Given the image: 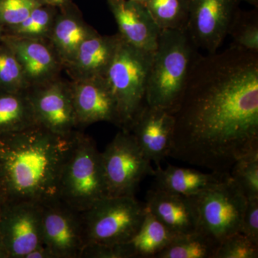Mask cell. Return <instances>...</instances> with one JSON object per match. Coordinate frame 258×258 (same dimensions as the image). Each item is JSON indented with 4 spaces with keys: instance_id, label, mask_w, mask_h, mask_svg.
Here are the masks:
<instances>
[{
    "instance_id": "obj_33",
    "label": "cell",
    "mask_w": 258,
    "mask_h": 258,
    "mask_svg": "<svg viewBox=\"0 0 258 258\" xmlns=\"http://www.w3.org/2000/svg\"><path fill=\"white\" fill-rule=\"evenodd\" d=\"M69 1L70 0H43L45 4L55 7V8H60Z\"/></svg>"
},
{
    "instance_id": "obj_21",
    "label": "cell",
    "mask_w": 258,
    "mask_h": 258,
    "mask_svg": "<svg viewBox=\"0 0 258 258\" xmlns=\"http://www.w3.org/2000/svg\"><path fill=\"white\" fill-rule=\"evenodd\" d=\"M177 235L147 210L135 235L121 244L125 258H155Z\"/></svg>"
},
{
    "instance_id": "obj_16",
    "label": "cell",
    "mask_w": 258,
    "mask_h": 258,
    "mask_svg": "<svg viewBox=\"0 0 258 258\" xmlns=\"http://www.w3.org/2000/svg\"><path fill=\"white\" fill-rule=\"evenodd\" d=\"M122 40L140 50L154 52L161 30L144 3L134 0H108Z\"/></svg>"
},
{
    "instance_id": "obj_31",
    "label": "cell",
    "mask_w": 258,
    "mask_h": 258,
    "mask_svg": "<svg viewBox=\"0 0 258 258\" xmlns=\"http://www.w3.org/2000/svg\"><path fill=\"white\" fill-rule=\"evenodd\" d=\"M240 232L258 244V199L247 200Z\"/></svg>"
},
{
    "instance_id": "obj_26",
    "label": "cell",
    "mask_w": 258,
    "mask_h": 258,
    "mask_svg": "<svg viewBox=\"0 0 258 258\" xmlns=\"http://www.w3.org/2000/svg\"><path fill=\"white\" fill-rule=\"evenodd\" d=\"M228 35L232 38L231 46L258 53L257 8L249 11L239 10Z\"/></svg>"
},
{
    "instance_id": "obj_38",
    "label": "cell",
    "mask_w": 258,
    "mask_h": 258,
    "mask_svg": "<svg viewBox=\"0 0 258 258\" xmlns=\"http://www.w3.org/2000/svg\"><path fill=\"white\" fill-rule=\"evenodd\" d=\"M1 212H2V205H1V203H0V214H1Z\"/></svg>"
},
{
    "instance_id": "obj_7",
    "label": "cell",
    "mask_w": 258,
    "mask_h": 258,
    "mask_svg": "<svg viewBox=\"0 0 258 258\" xmlns=\"http://www.w3.org/2000/svg\"><path fill=\"white\" fill-rule=\"evenodd\" d=\"M191 198L198 212L199 232L218 245L227 237L240 232L247 200L230 175Z\"/></svg>"
},
{
    "instance_id": "obj_27",
    "label": "cell",
    "mask_w": 258,
    "mask_h": 258,
    "mask_svg": "<svg viewBox=\"0 0 258 258\" xmlns=\"http://www.w3.org/2000/svg\"><path fill=\"white\" fill-rule=\"evenodd\" d=\"M230 175L247 200L258 199V148L236 161Z\"/></svg>"
},
{
    "instance_id": "obj_35",
    "label": "cell",
    "mask_w": 258,
    "mask_h": 258,
    "mask_svg": "<svg viewBox=\"0 0 258 258\" xmlns=\"http://www.w3.org/2000/svg\"><path fill=\"white\" fill-rule=\"evenodd\" d=\"M241 1H244L246 3H249L255 8H258V0H241Z\"/></svg>"
},
{
    "instance_id": "obj_36",
    "label": "cell",
    "mask_w": 258,
    "mask_h": 258,
    "mask_svg": "<svg viewBox=\"0 0 258 258\" xmlns=\"http://www.w3.org/2000/svg\"><path fill=\"white\" fill-rule=\"evenodd\" d=\"M3 35H4V27L0 24V44H1Z\"/></svg>"
},
{
    "instance_id": "obj_22",
    "label": "cell",
    "mask_w": 258,
    "mask_h": 258,
    "mask_svg": "<svg viewBox=\"0 0 258 258\" xmlns=\"http://www.w3.org/2000/svg\"><path fill=\"white\" fill-rule=\"evenodd\" d=\"M36 125L27 91L8 92L0 90V134L21 132Z\"/></svg>"
},
{
    "instance_id": "obj_34",
    "label": "cell",
    "mask_w": 258,
    "mask_h": 258,
    "mask_svg": "<svg viewBox=\"0 0 258 258\" xmlns=\"http://www.w3.org/2000/svg\"><path fill=\"white\" fill-rule=\"evenodd\" d=\"M0 258H9L1 233H0Z\"/></svg>"
},
{
    "instance_id": "obj_37",
    "label": "cell",
    "mask_w": 258,
    "mask_h": 258,
    "mask_svg": "<svg viewBox=\"0 0 258 258\" xmlns=\"http://www.w3.org/2000/svg\"><path fill=\"white\" fill-rule=\"evenodd\" d=\"M134 1H137V2H139V3H146V1H147V0H134Z\"/></svg>"
},
{
    "instance_id": "obj_23",
    "label": "cell",
    "mask_w": 258,
    "mask_h": 258,
    "mask_svg": "<svg viewBox=\"0 0 258 258\" xmlns=\"http://www.w3.org/2000/svg\"><path fill=\"white\" fill-rule=\"evenodd\" d=\"M219 245L197 230L177 235L155 258H214Z\"/></svg>"
},
{
    "instance_id": "obj_15",
    "label": "cell",
    "mask_w": 258,
    "mask_h": 258,
    "mask_svg": "<svg viewBox=\"0 0 258 258\" xmlns=\"http://www.w3.org/2000/svg\"><path fill=\"white\" fill-rule=\"evenodd\" d=\"M2 43L9 47L16 56L30 88L57 79L63 69L48 40L23 38L4 34Z\"/></svg>"
},
{
    "instance_id": "obj_10",
    "label": "cell",
    "mask_w": 258,
    "mask_h": 258,
    "mask_svg": "<svg viewBox=\"0 0 258 258\" xmlns=\"http://www.w3.org/2000/svg\"><path fill=\"white\" fill-rule=\"evenodd\" d=\"M41 208L42 241L53 258L81 257L85 241L81 212L60 200Z\"/></svg>"
},
{
    "instance_id": "obj_29",
    "label": "cell",
    "mask_w": 258,
    "mask_h": 258,
    "mask_svg": "<svg viewBox=\"0 0 258 258\" xmlns=\"http://www.w3.org/2000/svg\"><path fill=\"white\" fill-rule=\"evenodd\" d=\"M43 5V0H0V24L4 28L15 26Z\"/></svg>"
},
{
    "instance_id": "obj_14",
    "label": "cell",
    "mask_w": 258,
    "mask_h": 258,
    "mask_svg": "<svg viewBox=\"0 0 258 258\" xmlns=\"http://www.w3.org/2000/svg\"><path fill=\"white\" fill-rule=\"evenodd\" d=\"M79 126L97 122H109L120 127L114 97L106 78L69 81Z\"/></svg>"
},
{
    "instance_id": "obj_11",
    "label": "cell",
    "mask_w": 258,
    "mask_h": 258,
    "mask_svg": "<svg viewBox=\"0 0 258 258\" xmlns=\"http://www.w3.org/2000/svg\"><path fill=\"white\" fill-rule=\"evenodd\" d=\"M37 124L52 133L69 135L79 127L69 82L60 79L27 90Z\"/></svg>"
},
{
    "instance_id": "obj_19",
    "label": "cell",
    "mask_w": 258,
    "mask_h": 258,
    "mask_svg": "<svg viewBox=\"0 0 258 258\" xmlns=\"http://www.w3.org/2000/svg\"><path fill=\"white\" fill-rule=\"evenodd\" d=\"M119 40L118 33L101 35L97 32L82 42L64 69L73 81L105 77Z\"/></svg>"
},
{
    "instance_id": "obj_12",
    "label": "cell",
    "mask_w": 258,
    "mask_h": 258,
    "mask_svg": "<svg viewBox=\"0 0 258 258\" xmlns=\"http://www.w3.org/2000/svg\"><path fill=\"white\" fill-rule=\"evenodd\" d=\"M0 233L9 258H25L44 245L41 205L25 203L2 208Z\"/></svg>"
},
{
    "instance_id": "obj_20",
    "label": "cell",
    "mask_w": 258,
    "mask_h": 258,
    "mask_svg": "<svg viewBox=\"0 0 258 258\" xmlns=\"http://www.w3.org/2000/svg\"><path fill=\"white\" fill-rule=\"evenodd\" d=\"M230 174L204 173L197 169L168 165L154 171L156 189L185 197H194L221 183Z\"/></svg>"
},
{
    "instance_id": "obj_6",
    "label": "cell",
    "mask_w": 258,
    "mask_h": 258,
    "mask_svg": "<svg viewBox=\"0 0 258 258\" xmlns=\"http://www.w3.org/2000/svg\"><path fill=\"white\" fill-rule=\"evenodd\" d=\"M147 213L135 197H106L81 212L85 247L113 246L131 240Z\"/></svg>"
},
{
    "instance_id": "obj_28",
    "label": "cell",
    "mask_w": 258,
    "mask_h": 258,
    "mask_svg": "<svg viewBox=\"0 0 258 258\" xmlns=\"http://www.w3.org/2000/svg\"><path fill=\"white\" fill-rule=\"evenodd\" d=\"M30 88L21 64L13 51L0 44V90L8 92H23Z\"/></svg>"
},
{
    "instance_id": "obj_8",
    "label": "cell",
    "mask_w": 258,
    "mask_h": 258,
    "mask_svg": "<svg viewBox=\"0 0 258 258\" xmlns=\"http://www.w3.org/2000/svg\"><path fill=\"white\" fill-rule=\"evenodd\" d=\"M101 155L108 197H135L142 180L154 175L152 162L128 131L118 132Z\"/></svg>"
},
{
    "instance_id": "obj_2",
    "label": "cell",
    "mask_w": 258,
    "mask_h": 258,
    "mask_svg": "<svg viewBox=\"0 0 258 258\" xmlns=\"http://www.w3.org/2000/svg\"><path fill=\"white\" fill-rule=\"evenodd\" d=\"M77 131L52 133L36 125L0 134V203L43 205L60 200L61 173Z\"/></svg>"
},
{
    "instance_id": "obj_4",
    "label": "cell",
    "mask_w": 258,
    "mask_h": 258,
    "mask_svg": "<svg viewBox=\"0 0 258 258\" xmlns=\"http://www.w3.org/2000/svg\"><path fill=\"white\" fill-rule=\"evenodd\" d=\"M153 55L154 52L132 46L120 37L105 78L116 103L122 130L128 132L135 117L147 105Z\"/></svg>"
},
{
    "instance_id": "obj_1",
    "label": "cell",
    "mask_w": 258,
    "mask_h": 258,
    "mask_svg": "<svg viewBox=\"0 0 258 258\" xmlns=\"http://www.w3.org/2000/svg\"><path fill=\"white\" fill-rule=\"evenodd\" d=\"M173 115L169 157L230 174L258 148V53L232 46L198 53Z\"/></svg>"
},
{
    "instance_id": "obj_39",
    "label": "cell",
    "mask_w": 258,
    "mask_h": 258,
    "mask_svg": "<svg viewBox=\"0 0 258 258\" xmlns=\"http://www.w3.org/2000/svg\"><path fill=\"white\" fill-rule=\"evenodd\" d=\"M107 1H108V0H107Z\"/></svg>"
},
{
    "instance_id": "obj_24",
    "label": "cell",
    "mask_w": 258,
    "mask_h": 258,
    "mask_svg": "<svg viewBox=\"0 0 258 258\" xmlns=\"http://www.w3.org/2000/svg\"><path fill=\"white\" fill-rule=\"evenodd\" d=\"M57 12L55 7L41 5L21 23L4 28V34L23 38L48 40Z\"/></svg>"
},
{
    "instance_id": "obj_30",
    "label": "cell",
    "mask_w": 258,
    "mask_h": 258,
    "mask_svg": "<svg viewBox=\"0 0 258 258\" xmlns=\"http://www.w3.org/2000/svg\"><path fill=\"white\" fill-rule=\"evenodd\" d=\"M258 244L241 232L227 237L219 245L214 258H257Z\"/></svg>"
},
{
    "instance_id": "obj_3",
    "label": "cell",
    "mask_w": 258,
    "mask_h": 258,
    "mask_svg": "<svg viewBox=\"0 0 258 258\" xmlns=\"http://www.w3.org/2000/svg\"><path fill=\"white\" fill-rule=\"evenodd\" d=\"M198 54L185 30H161L149 73L148 106L174 113Z\"/></svg>"
},
{
    "instance_id": "obj_18",
    "label": "cell",
    "mask_w": 258,
    "mask_h": 258,
    "mask_svg": "<svg viewBox=\"0 0 258 258\" xmlns=\"http://www.w3.org/2000/svg\"><path fill=\"white\" fill-rule=\"evenodd\" d=\"M97 32L84 21L81 12L71 0L57 8L48 41L63 69L73 60L82 42Z\"/></svg>"
},
{
    "instance_id": "obj_25",
    "label": "cell",
    "mask_w": 258,
    "mask_h": 258,
    "mask_svg": "<svg viewBox=\"0 0 258 258\" xmlns=\"http://www.w3.org/2000/svg\"><path fill=\"white\" fill-rule=\"evenodd\" d=\"M144 5L161 30H186L189 0H147Z\"/></svg>"
},
{
    "instance_id": "obj_5",
    "label": "cell",
    "mask_w": 258,
    "mask_h": 258,
    "mask_svg": "<svg viewBox=\"0 0 258 258\" xmlns=\"http://www.w3.org/2000/svg\"><path fill=\"white\" fill-rule=\"evenodd\" d=\"M106 197L101 152L91 137L77 132L61 173L59 198L81 212Z\"/></svg>"
},
{
    "instance_id": "obj_32",
    "label": "cell",
    "mask_w": 258,
    "mask_h": 258,
    "mask_svg": "<svg viewBox=\"0 0 258 258\" xmlns=\"http://www.w3.org/2000/svg\"><path fill=\"white\" fill-rule=\"evenodd\" d=\"M25 258H53V256L45 245H42L29 252Z\"/></svg>"
},
{
    "instance_id": "obj_17",
    "label": "cell",
    "mask_w": 258,
    "mask_h": 258,
    "mask_svg": "<svg viewBox=\"0 0 258 258\" xmlns=\"http://www.w3.org/2000/svg\"><path fill=\"white\" fill-rule=\"evenodd\" d=\"M145 205L148 211L176 235L198 230V212L191 197L154 188L147 191Z\"/></svg>"
},
{
    "instance_id": "obj_13",
    "label": "cell",
    "mask_w": 258,
    "mask_h": 258,
    "mask_svg": "<svg viewBox=\"0 0 258 258\" xmlns=\"http://www.w3.org/2000/svg\"><path fill=\"white\" fill-rule=\"evenodd\" d=\"M174 130L172 113L147 104L135 117L128 132L144 156L159 167L161 161L170 155Z\"/></svg>"
},
{
    "instance_id": "obj_9",
    "label": "cell",
    "mask_w": 258,
    "mask_h": 258,
    "mask_svg": "<svg viewBox=\"0 0 258 258\" xmlns=\"http://www.w3.org/2000/svg\"><path fill=\"white\" fill-rule=\"evenodd\" d=\"M241 0H189L185 31L197 50L217 52L228 35Z\"/></svg>"
}]
</instances>
